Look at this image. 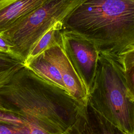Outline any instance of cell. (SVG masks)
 Segmentation results:
<instances>
[{
	"mask_svg": "<svg viewBox=\"0 0 134 134\" xmlns=\"http://www.w3.org/2000/svg\"><path fill=\"white\" fill-rule=\"evenodd\" d=\"M133 100L118 60L99 53L89 106L123 133L133 134Z\"/></svg>",
	"mask_w": 134,
	"mask_h": 134,
	"instance_id": "7a4b0ae2",
	"label": "cell"
},
{
	"mask_svg": "<svg viewBox=\"0 0 134 134\" xmlns=\"http://www.w3.org/2000/svg\"><path fill=\"white\" fill-rule=\"evenodd\" d=\"M91 108L92 117L87 104L84 106L75 122L65 134H125L92 107Z\"/></svg>",
	"mask_w": 134,
	"mask_h": 134,
	"instance_id": "8992f818",
	"label": "cell"
},
{
	"mask_svg": "<svg viewBox=\"0 0 134 134\" xmlns=\"http://www.w3.org/2000/svg\"><path fill=\"white\" fill-rule=\"evenodd\" d=\"M84 0H47L1 34L14 54L24 61L35 43L54 24L63 19Z\"/></svg>",
	"mask_w": 134,
	"mask_h": 134,
	"instance_id": "3957f363",
	"label": "cell"
},
{
	"mask_svg": "<svg viewBox=\"0 0 134 134\" xmlns=\"http://www.w3.org/2000/svg\"><path fill=\"white\" fill-rule=\"evenodd\" d=\"M25 65L44 80L66 91L57 66L43 52L26 63Z\"/></svg>",
	"mask_w": 134,
	"mask_h": 134,
	"instance_id": "ba28073f",
	"label": "cell"
},
{
	"mask_svg": "<svg viewBox=\"0 0 134 134\" xmlns=\"http://www.w3.org/2000/svg\"><path fill=\"white\" fill-rule=\"evenodd\" d=\"M0 134H18L17 128L0 120Z\"/></svg>",
	"mask_w": 134,
	"mask_h": 134,
	"instance_id": "4fadbf2b",
	"label": "cell"
},
{
	"mask_svg": "<svg viewBox=\"0 0 134 134\" xmlns=\"http://www.w3.org/2000/svg\"><path fill=\"white\" fill-rule=\"evenodd\" d=\"M60 42L43 53L57 66L69 94L75 100L86 104L88 100L87 91L61 47Z\"/></svg>",
	"mask_w": 134,
	"mask_h": 134,
	"instance_id": "5b68a950",
	"label": "cell"
},
{
	"mask_svg": "<svg viewBox=\"0 0 134 134\" xmlns=\"http://www.w3.org/2000/svg\"><path fill=\"white\" fill-rule=\"evenodd\" d=\"M47 0H0V35Z\"/></svg>",
	"mask_w": 134,
	"mask_h": 134,
	"instance_id": "52a82bcc",
	"label": "cell"
},
{
	"mask_svg": "<svg viewBox=\"0 0 134 134\" xmlns=\"http://www.w3.org/2000/svg\"><path fill=\"white\" fill-rule=\"evenodd\" d=\"M25 64H21L11 66L0 68V86L7 81L10 76L18 69L24 66Z\"/></svg>",
	"mask_w": 134,
	"mask_h": 134,
	"instance_id": "7c38bea8",
	"label": "cell"
},
{
	"mask_svg": "<svg viewBox=\"0 0 134 134\" xmlns=\"http://www.w3.org/2000/svg\"><path fill=\"white\" fill-rule=\"evenodd\" d=\"M0 52L16 56L13 52V50L10 44L1 35H0Z\"/></svg>",
	"mask_w": 134,
	"mask_h": 134,
	"instance_id": "5bb4252c",
	"label": "cell"
},
{
	"mask_svg": "<svg viewBox=\"0 0 134 134\" xmlns=\"http://www.w3.org/2000/svg\"><path fill=\"white\" fill-rule=\"evenodd\" d=\"M60 45L88 92L93 84L99 52L88 40L74 32L62 29Z\"/></svg>",
	"mask_w": 134,
	"mask_h": 134,
	"instance_id": "277c9868",
	"label": "cell"
},
{
	"mask_svg": "<svg viewBox=\"0 0 134 134\" xmlns=\"http://www.w3.org/2000/svg\"><path fill=\"white\" fill-rule=\"evenodd\" d=\"M62 29V21L56 23L49 28L33 46L25 64L50 47L59 43L61 41L60 34Z\"/></svg>",
	"mask_w": 134,
	"mask_h": 134,
	"instance_id": "9c48e42d",
	"label": "cell"
},
{
	"mask_svg": "<svg viewBox=\"0 0 134 134\" xmlns=\"http://www.w3.org/2000/svg\"><path fill=\"white\" fill-rule=\"evenodd\" d=\"M121 66L127 83L130 91L134 90V49L122 54L117 59Z\"/></svg>",
	"mask_w": 134,
	"mask_h": 134,
	"instance_id": "30bf717a",
	"label": "cell"
},
{
	"mask_svg": "<svg viewBox=\"0 0 134 134\" xmlns=\"http://www.w3.org/2000/svg\"><path fill=\"white\" fill-rule=\"evenodd\" d=\"M62 23L99 53L118 59L134 49V0H84Z\"/></svg>",
	"mask_w": 134,
	"mask_h": 134,
	"instance_id": "6da1fadb",
	"label": "cell"
},
{
	"mask_svg": "<svg viewBox=\"0 0 134 134\" xmlns=\"http://www.w3.org/2000/svg\"><path fill=\"white\" fill-rule=\"evenodd\" d=\"M21 64H25L24 61L20 58L13 55L0 52V68Z\"/></svg>",
	"mask_w": 134,
	"mask_h": 134,
	"instance_id": "8fae6325",
	"label": "cell"
}]
</instances>
